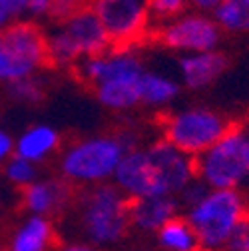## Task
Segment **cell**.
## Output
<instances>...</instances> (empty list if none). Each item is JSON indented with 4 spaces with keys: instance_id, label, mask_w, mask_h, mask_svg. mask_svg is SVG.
Masks as SVG:
<instances>
[{
    "instance_id": "17",
    "label": "cell",
    "mask_w": 249,
    "mask_h": 251,
    "mask_svg": "<svg viewBox=\"0 0 249 251\" xmlns=\"http://www.w3.org/2000/svg\"><path fill=\"white\" fill-rule=\"evenodd\" d=\"M181 84L162 72L144 70L138 78V94H140V106L148 108H166L179 98Z\"/></svg>"
},
{
    "instance_id": "1",
    "label": "cell",
    "mask_w": 249,
    "mask_h": 251,
    "mask_svg": "<svg viewBox=\"0 0 249 251\" xmlns=\"http://www.w3.org/2000/svg\"><path fill=\"white\" fill-rule=\"evenodd\" d=\"M78 239L86 247L120 243L130 231V198L114 181L84 185L74 196Z\"/></svg>"
},
{
    "instance_id": "6",
    "label": "cell",
    "mask_w": 249,
    "mask_h": 251,
    "mask_svg": "<svg viewBox=\"0 0 249 251\" xmlns=\"http://www.w3.org/2000/svg\"><path fill=\"white\" fill-rule=\"evenodd\" d=\"M48 66L46 32L30 18H16L0 30V84L40 72Z\"/></svg>"
},
{
    "instance_id": "8",
    "label": "cell",
    "mask_w": 249,
    "mask_h": 251,
    "mask_svg": "<svg viewBox=\"0 0 249 251\" xmlns=\"http://www.w3.org/2000/svg\"><path fill=\"white\" fill-rule=\"evenodd\" d=\"M88 4L116 48L136 46L153 30L149 0H90Z\"/></svg>"
},
{
    "instance_id": "9",
    "label": "cell",
    "mask_w": 249,
    "mask_h": 251,
    "mask_svg": "<svg viewBox=\"0 0 249 251\" xmlns=\"http://www.w3.org/2000/svg\"><path fill=\"white\" fill-rule=\"evenodd\" d=\"M151 34L162 46L179 54H188L217 48L224 30L209 12L188 8L166 22L155 24Z\"/></svg>"
},
{
    "instance_id": "27",
    "label": "cell",
    "mask_w": 249,
    "mask_h": 251,
    "mask_svg": "<svg viewBox=\"0 0 249 251\" xmlns=\"http://www.w3.org/2000/svg\"><path fill=\"white\" fill-rule=\"evenodd\" d=\"M12 153H14V138L8 132L0 130V168L6 164V160Z\"/></svg>"
},
{
    "instance_id": "15",
    "label": "cell",
    "mask_w": 249,
    "mask_h": 251,
    "mask_svg": "<svg viewBox=\"0 0 249 251\" xmlns=\"http://www.w3.org/2000/svg\"><path fill=\"white\" fill-rule=\"evenodd\" d=\"M60 134L48 124H34L14 140V153L34 164H42L58 151Z\"/></svg>"
},
{
    "instance_id": "20",
    "label": "cell",
    "mask_w": 249,
    "mask_h": 251,
    "mask_svg": "<svg viewBox=\"0 0 249 251\" xmlns=\"http://www.w3.org/2000/svg\"><path fill=\"white\" fill-rule=\"evenodd\" d=\"M211 16L227 34H249V0H222Z\"/></svg>"
},
{
    "instance_id": "16",
    "label": "cell",
    "mask_w": 249,
    "mask_h": 251,
    "mask_svg": "<svg viewBox=\"0 0 249 251\" xmlns=\"http://www.w3.org/2000/svg\"><path fill=\"white\" fill-rule=\"evenodd\" d=\"M56 243V229L48 215L30 213L16 226L10 235V249L14 251H44Z\"/></svg>"
},
{
    "instance_id": "2",
    "label": "cell",
    "mask_w": 249,
    "mask_h": 251,
    "mask_svg": "<svg viewBox=\"0 0 249 251\" xmlns=\"http://www.w3.org/2000/svg\"><path fill=\"white\" fill-rule=\"evenodd\" d=\"M134 146H138L136 134L128 130L76 140L58 158L60 177L76 187L112 181L122 155Z\"/></svg>"
},
{
    "instance_id": "25",
    "label": "cell",
    "mask_w": 249,
    "mask_h": 251,
    "mask_svg": "<svg viewBox=\"0 0 249 251\" xmlns=\"http://www.w3.org/2000/svg\"><path fill=\"white\" fill-rule=\"evenodd\" d=\"M84 6H88V0H54L46 18L54 24V22H60V20L72 16L74 12H78Z\"/></svg>"
},
{
    "instance_id": "21",
    "label": "cell",
    "mask_w": 249,
    "mask_h": 251,
    "mask_svg": "<svg viewBox=\"0 0 249 251\" xmlns=\"http://www.w3.org/2000/svg\"><path fill=\"white\" fill-rule=\"evenodd\" d=\"M6 88H8V96L20 104H38L44 100V82L38 76V72L18 78L6 84Z\"/></svg>"
},
{
    "instance_id": "29",
    "label": "cell",
    "mask_w": 249,
    "mask_h": 251,
    "mask_svg": "<svg viewBox=\"0 0 249 251\" xmlns=\"http://www.w3.org/2000/svg\"><path fill=\"white\" fill-rule=\"evenodd\" d=\"M222 0H188V6L194 8V10H199V12H213L215 6L220 4Z\"/></svg>"
},
{
    "instance_id": "14",
    "label": "cell",
    "mask_w": 249,
    "mask_h": 251,
    "mask_svg": "<svg viewBox=\"0 0 249 251\" xmlns=\"http://www.w3.org/2000/svg\"><path fill=\"white\" fill-rule=\"evenodd\" d=\"M181 205L175 196L172 194H158V196H146L130 200L128 215H130V229L149 235L158 231L170 217L177 215Z\"/></svg>"
},
{
    "instance_id": "31",
    "label": "cell",
    "mask_w": 249,
    "mask_h": 251,
    "mask_svg": "<svg viewBox=\"0 0 249 251\" xmlns=\"http://www.w3.org/2000/svg\"><path fill=\"white\" fill-rule=\"evenodd\" d=\"M243 192H245V198H247V207H249V185L245 187V190H243Z\"/></svg>"
},
{
    "instance_id": "22",
    "label": "cell",
    "mask_w": 249,
    "mask_h": 251,
    "mask_svg": "<svg viewBox=\"0 0 249 251\" xmlns=\"http://www.w3.org/2000/svg\"><path fill=\"white\" fill-rule=\"evenodd\" d=\"M2 174L6 177V181H10L14 187H26L28 183H32L34 179H38L40 172H38V164L30 162L26 158L12 153L6 160V164L2 166Z\"/></svg>"
},
{
    "instance_id": "19",
    "label": "cell",
    "mask_w": 249,
    "mask_h": 251,
    "mask_svg": "<svg viewBox=\"0 0 249 251\" xmlns=\"http://www.w3.org/2000/svg\"><path fill=\"white\" fill-rule=\"evenodd\" d=\"M155 241L162 249L168 251H194L199 249L196 229L183 213L170 217L168 222L155 231Z\"/></svg>"
},
{
    "instance_id": "18",
    "label": "cell",
    "mask_w": 249,
    "mask_h": 251,
    "mask_svg": "<svg viewBox=\"0 0 249 251\" xmlns=\"http://www.w3.org/2000/svg\"><path fill=\"white\" fill-rule=\"evenodd\" d=\"M92 88H94L96 100L112 112H126L140 106L138 80H108Z\"/></svg>"
},
{
    "instance_id": "12",
    "label": "cell",
    "mask_w": 249,
    "mask_h": 251,
    "mask_svg": "<svg viewBox=\"0 0 249 251\" xmlns=\"http://www.w3.org/2000/svg\"><path fill=\"white\" fill-rule=\"evenodd\" d=\"M74 200V185L64 177L56 179H34L22 187V205L28 213L56 215L70 207Z\"/></svg>"
},
{
    "instance_id": "23",
    "label": "cell",
    "mask_w": 249,
    "mask_h": 251,
    "mask_svg": "<svg viewBox=\"0 0 249 251\" xmlns=\"http://www.w3.org/2000/svg\"><path fill=\"white\" fill-rule=\"evenodd\" d=\"M188 8H190L188 0H149V12H151L153 26L181 14Z\"/></svg>"
},
{
    "instance_id": "5",
    "label": "cell",
    "mask_w": 249,
    "mask_h": 251,
    "mask_svg": "<svg viewBox=\"0 0 249 251\" xmlns=\"http://www.w3.org/2000/svg\"><path fill=\"white\" fill-rule=\"evenodd\" d=\"M247 211L249 207L243 190L209 187L201 200L183 209V215L196 229L199 249H222Z\"/></svg>"
},
{
    "instance_id": "10",
    "label": "cell",
    "mask_w": 249,
    "mask_h": 251,
    "mask_svg": "<svg viewBox=\"0 0 249 251\" xmlns=\"http://www.w3.org/2000/svg\"><path fill=\"white\" fill-rule=\"evenodd\" d=\"M112 181L130 200L158 196V194H170L164 170L158 164V160L153 158L148 144L146 146L138 144V146L126 150V153L122 155V160L112 176Z\"/></svg>"
},
{
    "instance_id": "28",
    "label": "cell",
    "mask_w": 249,
    "mask_h": 251,
    "mask_svg": "<svg viewBox=\"0 0 249 251\" xmlns=\"http://www.w3.org/2000/svg\"><path fill=\"white\" fill-rule=\"evenodd\" d=\"M4 4V8L8 10V14L16 20V18H22L24 14H28V4L30 0H0Z\"/></svg>"
},
{
    "instance_id": "24",
    "label": "cell",
    "mask_w": 249,
    "mask_h": 251,
    "mask_svg": "<svg viewBox=\"0 0 249 251\" xmlns=\"http://www.w3.org/2000/svg\"><path fill=\"white\" fill-rule=\"evenodd\" d=\"M209 190V187L196 176L194 179H190L188 183H185L181 190L177 192V201H179V205H181V209H185V207H190L192 203H196L198 200H201L203 196H205V192Z\"/></svg>"
},
{
    "instance_id": "30",
    "label": "cell",
    "mask_w": 249,
    "mask_h": 251,
    "mask_svg": "<svg viewBox=\"0 0 249 251\" xmlns=\"http://www.w3.org/2000/svg\"><path fill=\"white\" fill-rule=\"evenodd\" d=\"M14 18L8 14V10L4 8V4L2 2H0V30H2V28H6L10 22H12Z\"/></svg>"
},
{
    "instance_id": "11",
    "label": "cell",
    "mask_w": 249,
    "mask_h": 251,
    "mask_svg": "<svg viewBox=\"0 0 249 251\" xmlns=\"http://www.w3.org/2000/svg\"><path fill=\"white\" fill-rule=\"evenodd\" d=\"M72 68L76 76L90 86H96L108 80H138L146 70L144 62L140 54L134 50V46H126V48L110 46L104 52L78 60Z\"/></svg>"
},
{
    "instance_id": "13",
    "label": "cell",
    "mask_w": 249,
    "mask_h": 251,
    "mask_svg": "<svg viewBox=\"0 0 249 251\" xmlns=\"http://www.w3.org/2000/svg\"><path fill=\"white\" fill-rule=\"evenodd\" d=\"M229 66V60L217 48L188 52L177 60V70L181 78V86L188 90H205L220 78Z\"/></svg>"
},
{
    "instance_id": "3",
    "label": "cell",
    "mask_w": 249,
    "mask_h": 251,
    "mask_svg": "<svg viewBox=\"0 0 249 251\" xmlns=\"http://www.w3.org/2000/svg\"><path fill=\"white\" fill-rule=\"evenodd\" d=\"M196 176L207 187L249 185V114L231 122L227 132L196 158Z\"/></svg>"
},
{
    "instance_id": "26",
    "label": "cell",
    "mask_w": 249,
    "mask_h": 251,
    "mask_svg": "<svg viewBox=\"0 0 249 251\" xmlns=\"http://www.w3.org/2000/svg\"><path fill=\"white\" fill-rule=\"evenodd\" d=\"M225 247L231 251H249V211L237 222Z\"/></svg>"
},
{
    "instance_id": "4",
    "label": "cell",
    "mask_w": 249,
    "mask_h": 251,
    "mask_svg": "<svg viewBox=\"0 0 249 251\" xmlns=\"http://www.w3.org/2000/svg\"><path fill=\"white\" fill-rule=\"evenodd\" d=\"M110 38L96 12L88 6L72 16L54 22L46 32L48 66L72 68L78 60L108 50Z\"/></svg>"
},
{
    "instance_id": "7",
    "label": "cell",
    "mask_w": 249,
    "mask_h": 251,
    "mask_svg": "<svg viewBox=\"0 0 249 251\" xmlns=\"http://www.w3.org/2000/svg\"><path fill=\"white\" fill-rule=\"evenodd\" d=\"M233 120L224 112L207 106H185L166 114L160 122L162 138L172 142L181 151L198 158L220 140Z\"/></svg>"
}]
</instances>
